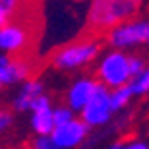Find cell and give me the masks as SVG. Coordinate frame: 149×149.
<instances>
[{
	"label": "cell",
	"mask_w": 149,
	"mask_h": 149,
	"mask_svg": "<svg viewBox=\"0 0 149 149\" xmlns=\"http://www.w3.org/2000/svg\"><path fill=\"white\" fill-rule=\"evenodd\" d=\"M141 0H93L87 12V29L89 35H109L122 22H126L138 12Z\"/></svg>",
	"instance_id": "6da1fadb"
},
{
	"label": "cell",
	"mask_w": 149,
	"mask_h": 149,
	"mask_svg": "<svg viewBox=\"0 0 149 149\" xmlns=\"http://www.w3.org/2000/svg\"><path fill=\"white\" fill-rule=\"evenodd\" d=\"M99 52V45L93 41H76V43L64 47L54 54L52 62L56 68H77L93 60Z\"/></svg>",
	"instance_id": "7a4b0ae2"
},
{
	"label": "cell",
	"mask_w": 149,
	"mask_h": 149,
	"mask_svg": "<svg viewBox=\"0 0 149 149\" xmlns=\"http://www.w3.org/2000/svg\"><path fill=\"white\" fill-rule=\"evenodd\" d=\"M112 107H111V93L107 91V83H97L95 93L91 95V99L87 101V105L81 109L83 120L89 126H101L105 124L112 114Z\"/></svg>",
	"instance_id": "3957f363"
},
{
	"label": "cell",
	"mask_w": 149,
	"mask_h": 149,
	"mask_svg": "<svg viewBox=\"0 0 149 149\" xmlns=\"http://www.w3.org/2000/svg\"><path fill=\"white\" fill-rule=\"evenodd\" d=\"M99 76L107 85L120 87L130 79V62L122 52H112L101 62L99 66Z\"/></svg>",
	"instance_id": "277c9868"
},
{
	"label": "cell",
	"mask_w": 149,
	"mask_h": 149,
	"mask_svg": "<svg viewBox=\"0 0 149 149\" xmlns=\"http://www.w3.org/2000/svg\"><path fill=\"white\" fill-rule=\"evenodd\" d=\"M109 43L112 47H130L138 43H149V22H132L118 25L109 31Z\"/></svg>",
	"instance_id": "5b68a950"
},
{
	"label": "cell",
	"mask_w": 149,
	"mask_h": 149,
	"mask_svg": "<svg viewBox=\"0 0 149 149\" xmlns=\"http://www.w3.org/2000/svg\"><path fill=\"white\" fill-rule=\"evenodd\" d=\"M89 132V124L85 120H70L66 124H60V126H54L52 130V139L56 143L60 145L62 149H68V147H76L77 143H81L85 136Z\"/></svg>",
	"instance_id": "8992f818"
},
{
	"label": "cell",
	"mask_w": 149,
	"mask_h": 149,
	"mask_svg": "<svg viewBox=\"0 0 149 149\" xmlns=\"http://www.w3.org/2000/svg\"><path fill=\"white\" fill-rule=\"evenodd\" d=\"M27 37V29L23 25H4L0 27V49L17 54L25 49Z\"/></svg>",
	"instance_id": "52a82bcc"
},
{
	"label": "cell",
	"mask_w": 149,
	"mask_h": 149,
	"mask_svg": "<svg viewBox=\"0 0 149 149\" xmlns=\"http://www.w3.org/2000/svg\"><path fill=\"white\" fill-rule=\"evenodd\" d=\"M29 66L23 58H6L0 56V81L2 83H14V81H22L29 76Z\"/></svg>",
	"instance_id": "ba28073f"
},
{
	"label": "cell",
	"mask_w": 149,
	"mask_h": 149,
	"mask_svg": "<svg viewBox=\"0 0 149 149\" xmlns=\"http://www.w3.org/2000/svg\"><path fill=\"white\" fill-rule=\"evenodd\" d=\"M97 83L91 79H79L72 85L70 93H68V105L74 111H81L83 107L87 105V101L91 99V95L95 93Z\"/></svg>",
	"instance_id": "9c48e42d"
},
{
	"label": "cell",
	"mask_w": 149,
	"mask_h": 149,
	"mask_svg": "<svg viewBox=\"0 0 149 149\" xmlns=\"http://www.w3.org/2000/svg\"><path fill=\"white\" fill-rule=\"evenodd\" d=\"M41 93H43V83L37 81V79H31V81H27L23 85L22 93L17 95V99L14 101V107H16L17 111H27V109L33 107V101Z\"/></svg>",
	"instance_id": "30bf717a"
},
{
	"label": "cell",
	"mask_w": 149,
	"mask_h": 149,
	"mask_svg": "<svg viewBox=\"0 0 149 149\" xmlns=\"http://www.w3.org/2000/svg\"><path fill=\"white\" fill-rule=\"evenodd\" d=\"M33 118H31V126L39 136H50L54 130V112L50 111V107H43L33 111Z\"/></svg>",
	"instance_id": "8fae6325"
},
{
	"label": "cell",
	"mask_w": 149,
	"mask_h": 149,
	"mask_svg": "<svg viewBox=\"0 0 149 149\" xmlns=\"http://www.w3.org/2000/svg\"><path fill=\"white\" fill-rule=\"evenodd\" d=\"M134 95V89H132V83L130 85H120V87H116L114 91L111 93V107H112V111H120L122 107L126 105L128 101H130V97Z\"/></svg>",
	"instance_id": "7c38bea8"
},
{
	"label": "cell",
	"mask_w": 149,
	"mask_h": 149,
	"mask_svg": "<svg viewBox=\"0 0 149 149\" xmlns=\"http://www.w3.org/2000/svg\"><path fill=\"white\" fill-rule=\"evenodd\" d=\"M132 89H134V95L147 93V91H149V70H143L138 77H134Z\"/></svg>",
	"instance_id": "4fadbf2b"
},
{
	"label": "cell",
	"mask_w": 149,
	"mask_h": 149,
	"mask_svg": "<svg viewBox=\"0 0 149 149\" xmlns=\"http://www.w3.org/2000/svg\"><path fill=\"white\" fill-rule=\"evenodd\" d=\"M72 111H74V109H64V107L56 109V111H54V124H56V126L66 124V122L72 120V114H74Z\"/></svg>",
	"instance_id": "5bb4252c"
},
{
	"label": "cell",
	"mask_w": 149,
	"mask_h": 149,
	"mask_svg": "<svg viewBox=\"0 0 149 149\" xmlns=\"http://www.w3.org/2000/svg\"><path fill=\"white\" fill-rule=\"evenodd\" d=\"M35 149H62V147L52 139V136H41L39 139H35Z\"/></svg>",
	"instance_id": "9a60e30c"
},
{
	"label": "cell",
	"mask_w": 149,
	"mask_h": 149,
	"mask_svg": "<svg viewBox=\"0 0 149 149\" xmlns=\"http://www.w3.org/2000/svg\"><path fill=\"white\" fill-rule=\"evenodd\" d=\"M128 62H130V76L132 77H138L139 74L143 72V60H139V58H128Z\"/></svg>",
	"instance_id": "2e32d148"
},
{
	"label": "cell",
	"mask_w": 149,
	"mask_h": 149,
	"mask_svg": "<svg viewBox=\"0 0 149 149\" xmlns=\"http://www.w3.org/2000/svg\"><path fill=\"white\" fill-rule=\"evenodd\" d=\"M10 124H12V114L8 111H0V132H4Z\"/></svg>",
	"instance_id": "e0dca14e"
},
{
	"label": "cell",
	"mask_w": 149,
	"mask_h": 149,
	"mask_svg": "<svg viewBox=\"0 0 149 149\" xmlns=\"http://www.w3.org/2000/svg\"><path fill=\"white\" fill-rule=\"evenodd\" d=\"M8 16H10V10H6L4 6L0 4V27H4L8 23Z\"/></svg>",
	"instance_id": "ac0fdd59"
},
{
	"label": "cell",
	"mask_w": 149,
	"mask_h": 149,
	"mask_svg": "<svg viewBox=\"0 0 149 149\" xmlns=\"http://www.w3.org/2000/svg\"><path fill=\"white\" fill-rule=\"evenodd\" d=\"M0 4L4 6L6 10L14 12V10H16V6H17V0H0Z\"/></svg>",
	"instance_id": "d6986e66"
},
{
	"label": "cell",
	"mask_w": 149,
	"mask_h": 149,
	"mask_svg": "<svg viewBox=\"0 0 149 149\" xmlns=\"http://www.w3.org/2000/svg\"><path fill=\"white\" fill-rule=\"evenodd\" d=\"M126 149H149V145L143 143V141H134V143L126 145Z\"/></svg>",
	"instance_id": "ffe728a7"
},
{
	"label": "cell",
	"mask_w": 149,
	"mask_h": 149,
	"mask_svg": "<svg viewBox=\"0 0 149 149\" xmlns=\"http://www.w3.org/2000/svg\"><path fill=\"white\" fill-rule=\"evenodd\" d=\"M111 149H126V147H124V145H122V143H116V145H112Z\"/></svg>",
	"instance_id": "44dd1931"
},
{
	"label": "cell",
	"mask_w": 149,
	"mask_h": 149,
	"mask_svg": "<svg viewBox=\"0 0 149 149\" xmlns=\"http://www.w3.org/2000/svg\"><path fill=\"white\" fill-rule=\"evenodd\" d=\"M0 89H2V81H0Z\"/></svg>",
	"instance_id": "7402d4cb"
}]
</instances>
